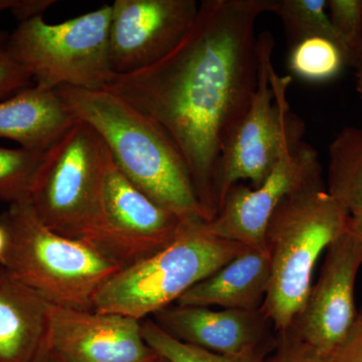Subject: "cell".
<instances>
[{"mask_svg": "<svg viewBox=\"0 0 362 362\" xmlns=\"http://www.w3.org/2000/svg\"><path fill=\"white\" fill-rule=\"evenodd\" d=\"M272 0H204L168 56L106 89L164 131L182 156L206 221L218 214L216 168L258 85L257 21Z\"/></svg>", "mask_w": 362, "mask_h": 362, "instance_id": "cell-1", "label": "cell"}, {"mask_svg": "<svg viewBox=\"0 0 362 362\" xmlns=\"http://www.w3.org/2000/svg\"><path fill=\"white\" fill-rule=\"evenodd\" d=\"M56 90L77 118L99 133L116 165L138 189L187 223L206 221L187 164L153 120L106 88Z\"/></svg>", "mask_w": 362, "mask_h": 362, "instance_id": "cell-2", "label": "cell"}, {"mask_svg": "<svg viewBox=\"0 0 362 362\" xmlns=\"http://www.w3.org/2000/svg\"><path fill=\"white\" fill-rule=\"evenodd\" d=\"M0 225L7 235L0 265L49 304L94 310L97 293L122 270L90 243L47 228L28 199L11 204L0 214Z\"/></svg>", "mask_w": 362, "mask_h": 362, "instance_id": "cell-3", "label": "cell"}, {"mask_svg": "<svg viewBox=\"0 0 362 362\" xmlns=\"http://www.w3.org/2000/svg\"><path fill=\"white\" fill-rule=\"evenodd\" d=\"M349 216L325 185L289 195L272 214L264 238L271 279L261 310L276 332L288 329L301 311L319 257L349 230Z\"/></svg>", "mask_w": 362, "mask_h": 362, "instance_id": "cell-4", "label": "cell"}, {"mask_svg": "<svg viewBox=\"0 0 362 362\" xmlns=\"http://www.w3.org/2000/svg\"><path fill=\"white\" fill-rule=\"evenodd\" d=\"M274 45L270 33H259L258 85L246 113L226 139L216 168L218 211L230 188L244 180L258 187L303 142L306 126L293 113L287 99L292 77L280 76L274 68Z\"/></svg>", "mask_w": 362, "mask_h": 362, "instance_id": "cell-5", "label": "cell"}, {"mask_svg": "<svg viewBox=\"0 0 362 362\" xmlns=\"http://www.w3.org/2000/svg\"><path fill=\"white\" fill-rule=\"evenodd\" d=\"M204 223H192L165 249L116 273L95 296L94 310L150 318L246 249L209 235Z\"/></svg>", "mask_w": 362, "mask_h": 362, "instance_id": "cell-6", "label": "cell"}, {"mask_svg": "<svg viewBox=\"0 0 362 362\" xmlns=\"http://www.w3.org/2000/svg\"><path fill=\"white\" fill-rule=\"evenodd\" d=\"M111 4L51 25L42 16L20 23L7 47L35 85L103 89L115 75L109 58Z\"/></svg>", "mask_w": 362, "mask_h": 362, "instance_id": "cell-7", "label": "cell"}, {"mask_svg": "<svg viewBox=\"0 0 362 362\" xmlns=\"http://www.w3.org/2000/svg\"><path fill=\"white\" fill-rule=\"evenodd\" d=\"M111 153L89 123L76 119L45 150L28 202L54 232L82 240L96 211Z\"/></svg>", "mask_w": 362, "mask_h": 362, "instance_id": "cell-8", "label": "cell"}, {"mask_svg": "<svg viewBox=\"0 0 362 362\" xmlns=\"http://www.w3.org/2000/svg\"><path fill=\"white\" fill-rule=\"evenodd\" d=\"M189 225L138 189L111 156L82 240L125 269L165 249Z\"/></svg>", "mask_w": 362, "mask_h": 362, "instance_id": "cell-9", "label": "cell"}, {"mask_svg": "<svg viewBox=\"0 0 362 362\" xmlns=\"http://www.w3.org/2000/svg\"><path fill=\"white\" fill-rule=\"evenodd\" d=\"M325 185L313 147L301 142L282 159L258 187L238 183L230 188L213 221L204 223L209 235L247 247L264 246L272 214L286 197L304 188Z\"/></svg>", "mask_w": 362, "mask_h": 362, "instance_id": "cell-10", "label": "cell"}, {"mask_svg": "<svg viewBox=\"0 0 362 362\" xmlns=\"http://www.w3.org/2000/svg\"><path fill=\"white\" fill-rule=\"evenodd\" d=\"M109 58L115 76L154 65L194 25L195 0H115L111 4Z\"/></svg>", "mask_w": 362, "mask_h": 362, "instance_id": "cell-11", "label": "cell"}, {"mask_svg": "<svg viewBox=\"0 0 362 362\" xmlns=\"http://www.w3.org/2000/svg\"><path fill=\"white\" fill-rule=\"evenodd\" d=\"M361 265L362 240L347 230L326 250L320 276L290 326L326 356H333L356 319L354 289Z\"/></svg>", "mask_w": 362, "mask_h": 362, "instance_id": "cell-12", "label": "cell"}, {"mask_svg": "<svg viewBox=\"0 0 362 362\" xmlns=\"http://www.w3.org/2000/svg\"><path fill=\"white\" fill-rule=\"evenodd\" d=\"M45 342L61 362H154L141 321L49 305Z\"/></svg>", "mask_w": 362, "mask_h": 362, "instance_id": "cell-13", "label": "cell"}, {"mask_svg": "<svg viewBox=\"0 0 362 362\" xmlns=\"http://www.w3.org/2000/svg\"><path fill=\"white\" fill-rule=\"evenodd\" d=\"M150 318L175 339L223 356H269L277 342V332L261 309L211 310L173 304Z\"/></svg>", "mask_w": 362, "mask_h": 362, "instance_id": "cell-14", "label": "cell"}, {"mask_svg": "<svg viewBox=\"0 0 362 362\" xmlns=\"http://www.w3.org/2000/svg\"><path fill=\"white\" fill-rule=\"evenodd\" d=\"M270 279V255L265 245L246 247L226 265L190 288L176 304L258 310L265 300Z\"/></svg>", "mask_w": 362, "mask_h": 362, "instance_id": "cell-15", "label": "cell"}, {"mask_svg": "<svg viewBox=\"0 0 362 362\" xmlns=\"http://www.w3.org/2000/svg\"><path fill=\"white\" fill-rule=\"evenodd\" d=\"M76 119L56 90L35 84L0 101V138L44 152Z\"/></svg>", "mask_w": 362, "mask_h": 362, "instance_id": "cell-16", "label": "cell"}, {"mask_svg": "<svg viewBox=\"0 0 362 362\" xmlns=\"http://www.w3.org/2000/svg\"><path fill=\"white\" fill-rule=\"evenodd\" d=\"M49 305L0 265V362H33L45 339Z\"/></svg>", "mask_w": 362, "mask_h": 362, "instance_id": "cell-17", "label": "cell"}, {"mask_svg": "<svg viewBox=\"0 0 362 362\" xmlns=\"http://www.w3.org/2000/svg\"><path fill=\"white\" fill-rule=\"evenodd\" d=\"M325 185L350 214L362 213V130L343 128L331 142Z\"/></svg>", "mask_w": 362, "mask_h": 362, "instance_id": "cell-18", "label": "cell"}, {"mask_svg": "<svg viewBox=\"0 0 362 362\" xmlns=\"http://www.w3.org/2000/svg\"><path fill=\"white\" fill-rule=\"evenodd\" d=\"M288 66L305 82L325 83L339 77L349 66L339 45L326 37H312L291 45Z\"/></svg>", "mask_w": 362, "mask_h": 362, "instance_id": "cell-19", "label": "cell"}, {"mask_svg": "<svg viewBox=\"0 0 362 362\" xmlns=\"http://www.w3.org/2000/svg\"><path fill=\"white\" fill-rule=\"evenodd\" d=\"M270 13L280 18L291 45L307 37H326L339 45L346 54L331 23L327 0H272Z\"/></svg>", "mask_w": 362, "mask_h": 362, "instance_id": "cell-20", "label": "cell"}, {"mask_svg": "<svg viewBox=\"0 0 362 362\" xmlns=\"http://www.w3.org/2000/svg\"><path fill=\"white\" fill-rule=\"evenodd\" d=\"M145 341L157 356L169 362H265L266 354H249L223 356L181 342L168 334L151 318L141 321Z\"/></svg>", "mask_w": 362, "mask_h": 362, "instance_id": "cell-21", "label": "cell"}, {"mask_svg": "<svg viewBox=\"0 0 362 362\" xmlns=\"http://www.w3.org/2000/svg\"><path fill=\"white\" fill-rule=\"evenodd\" d=\"M42 153L0 146V202L13 204L28 199Z\"/></svg>", "mask_w": 362, "mask_h": 362, "instance_id": "cell-22", "label": "cell"}, {"mask_svg": "<svg viewBox=\"0 0 362 362\" xmlns=\"http://www.w3.org/2000/svg\"><path fill=\"white\" fill-rule=\"evenodd\" d=\"M327 11L349 66L362 68V0H327Z\"/></svg>", "mask_w": 362, "mask_h": 362, "instance_id": "cell-23", "label": "cell"}, {"mask_svg": "<svg viewBox=\"0 0 362 362\" xmlns=\"http://www.w3.org/2000/svg\"><path fill=\"white\" fill-rule=\"evenodd\" d=\"M331 359L332 357L319 351L290 327L277 332L275 349L266 357L265 362H331Z\"/></svg>", "mask_w": 362, "mask_h": 362, "instance_id": "cell-24", "label": "cell"}, {"mask_svg": "<svg viewBox=\"0 0 362 362\" xmlns=\"http://www.w3.org/2000/svg\"><path fill=\"white\" fill-rule=\"evenodd\" d=\"M8 37L6 33L0 32V101L35 85L28 71L9 52Z\"/></svg>", "mask_w": 362, "mask_h": 362, "instance_id": "cell-25", "label": "cell"}, {"mask_svg": "<svg viewBox=\"0 0 362 362\" xmlns=\"http://www.w3.org/2000/svg\"><path fill=\"white\" fill-rule=\"evenodd\" d=\"M331 362H362V307Z\"/></svg>", "mask_w": 362, "mask_h": 362, "instance_id": "cell-26", "label": "cell"}, {"mask_svg": "<svg viewBox=\"0 0 362 362\" xmlns=\"http://www.w3.org/2000/svg\"><path fill=\"white\" fill-rule=\"evenodd\" d=\"M54 4V0H16L11 11L20 23H23L42 16Z\"/></svg>", "mask_w": 362, "mask_h": 362, "instance_id": "cell-27", "label": "cell"}, {"mask_svg": "<svg viewBox=\"0 0 362 362\" xmlns=\"http://www.w3.org/2000/svg\"><path fill=\"white\" fill-rule=\"evenodd\" d=\"M33 362H61L59 361L58 357L52 354V350L47 346L45 339L42 343V347L37 352V356L33 358Z\"/></svg>", "mask_w": 362, "mask_h": 362, "instance_id": "cell-28", "label": "cell"}, {"mask_svg": "<svg viewBox=\"0 0 362 362\" xmlns=\"http://www.w3.org/2000/svg\"><path fill=\"white\" fill-rule=\"evenodd\" d=\"M349 230L362 240V213L350 214Z\"/></svg>", "mask_w": 362, "mask_h": 362, "instance_id": "cell-29", "label": "cell"}, {"mask_svg": "<svg viewBox=\"0 0 362 362\" xmlns=\"http://www.w3.org/2000/svg\"><path fill=\"white\" fill-rule=\"evenodd\" d=\"M7 246V235L4 226L0 225V264L4 259V254Z\"/></svg>", "mask_w": 362, "mask_h": 362, "instance_id": "cell-30", "label": "cell"}, {"mask_svg": "<svg viewBox=\"0 0 362 362\" xmlns=\"http://www.w3.org/2000/svg\"><path fill=\"white\" fill-rule=\"evenodd\" d=\"M356 89L362 99V68L356 70Z\"/></svg>", "mask_w": 362, "mask_h": 362, "instance_id": "cell-31", "label": "cell"}, {"mask_svg": "<svg viewBox=\"0 0 362 362\" xmlns=\"http://www.w3.org/2000/svg\"><path fill=\"white\" fill-rule=\"evenodd\" d=\"M16 0H0V11H6V9L11 11L16 4Z\"/></svg>", "mask_w": 362, "mask_h": 362, "instance_id": "cell-32", "label": "cell"}, {"mask_svg": "<svg viewBox=\"0 0 362 362\" xmlns=\"http://www.w3.org/2000/svg\"><path fill=\"white\" fill-rule=\"evenodd\" d=\"M154 362H169L168 361H166L165 358H163V357L159 356L157 357V359Z\"/></svg>", "mask_w": 362, "mask_h": 362, "instance_id": "cell-33", "label": "cell"}]
</instances>
